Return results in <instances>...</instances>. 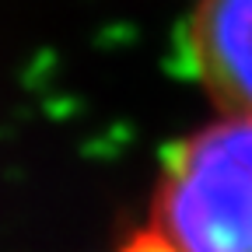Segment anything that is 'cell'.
Here are the masks:
<instances>
[{
	"mask_svg": "<svg viewBox=\"0 0 252 252\" xmlns=\"http://www.w3.org/2000/svg\"><path fill=\"white\" fill-rule=\"evenodd\" d=\"M147 224L179 252H252V116H214L161 151Z\"/></svg>",
	"mask_w": 252,
	"mask_h": 252,
	"instance_id": "cell-1",
	"label": "cell"
},
{
	"mask_svg": "<svg viewBox=\"0 0 252 252\" xmlns=\"http://www.w3.org/2000/svg\"><path fill=\"white\" fill-rule=\"evenodd\" d=\"M179 53L217 116H252V0H193Z\"/></svg>",
	"mask_w": 252,
	"mask_h": 252,
	"instance_id": "cell-2",
	"label": "cell"
},
{
	"mask_svg": "<svg viewBox=\"0 0 252 252\" xmlns=\"http://www.w3.org/2000/svg\"><path fill=\"white\" fill-rule=\"evenodd\" d=\"M116 252H179V249L161 231H154L151 224H140V228H133L130 235L116 245Z\"/></svg>",
	"mask_w": 252,
	"mask_h": 252,
	"instance_id": "cell-3",
	"label": "cell"
}]
</instances>
